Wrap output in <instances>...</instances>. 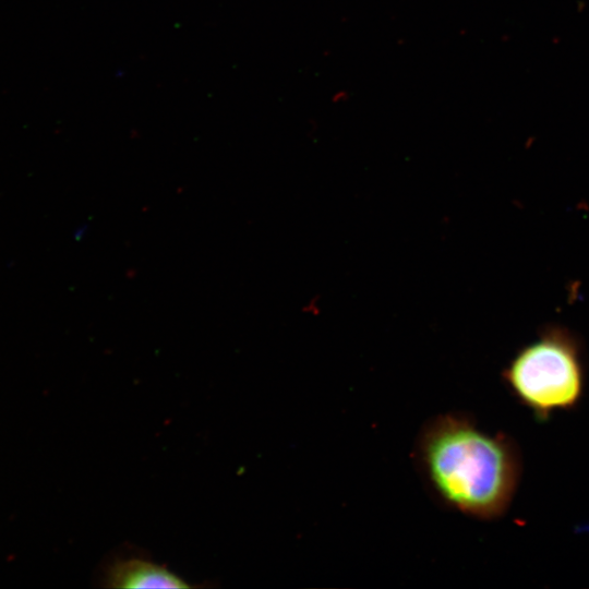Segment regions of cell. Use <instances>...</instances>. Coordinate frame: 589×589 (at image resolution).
<instances>
[{"label": "cell", "instance_id": "obj_1", "mask_svg": "<svg viewBox=\"0 0 589 589\" xmlns=\"http://www.w3.org/2000/svg\"><path fill=\"white\" fill-rule=\"evenodd\" d=\"M414 457L432 493L466 516L502 517L516 494L522 465L514 441L490 434L464 413H446L425 423Z\"/></svg>", "mask_w": 589, "mask_h": 589}, {"label": "cell", "instance_id": "obj_2", "mask_svg": "<svg viewBox=\"0 0 589 589\" xmlns=\"http://www.w3.org/2000/svg\"><path fill=\"white\" fill-rule=\"evenodd\" d=\"M510 394L538 421L580 404L587 369L580 338L561 325L542 328L520 347L502 372Z\"/></svg>", "mask_w": 589, "mask_h": 589}, {"label": "cell", "instance_id": "obj_3", "mask_svg": "<svg viewBox=\"0 0 589 589\" xmlns=\"http://www.w3.org/2000/svg\"><path fill=\"white\" fill-rule=\"evenodd\" d=\"M100 584L107 588H189L183 578L144 554L120 553L101 566Z\"/></svg>", "mask_w": 589, "mask_h": 589}]
</instances>
